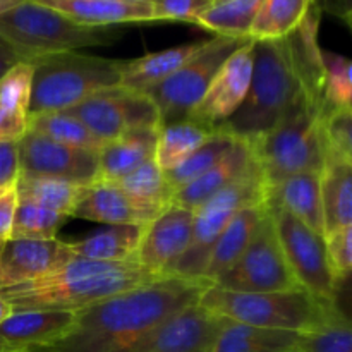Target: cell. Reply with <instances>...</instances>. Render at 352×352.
<instances>
[{"label": "cell", "mask_w": 352, "mask_h": 352, "mask_svg": "<svg viewBox=\"0 0 352 352\" xmlns=\"http://www.w3.org/2000/svg\"><path fill=\"white\" fill-rule=\"evenodd\" d=\"M305 333L261 329L223 318L212 352H294Z\"/></svg>", "instance_id": "obj_27"}, {"label": "cell", "mask_w": 352, "mask_h": 352, "mask_svg": "<svg viewBox=\"0 0 352 352\" xmlns=\"http://www.w3.org/2000/svg\"><path fill=\"white\" fill-rule=\"evenodd\" d=\"M299 352H352V327L340 308L315 332L299 340Z\"/></svg>", "instance_id": "obj_40"}, {"label": "cell", "mask_w": 352, "mask_h": 352, "mask_svg": "<svg viewBox=\"0 0 352 352\" xmlns=\"http://www.w3.org/2000/svg\"><path fill=\"white\" fill-rule=\"evenodd\" d=\"M213 285L232 292H278L301 289L285 261L268 212L265 213L246 251L222 277L213 282Z\"/></svg>", "instance_id": "obj_12"}, {"label": "cell", "mask_w": 352, "mask_h": 352, "mask_svg": "<svg viewBox=\"0 0 352 352\" xmlns=\"http://www.w3.org/2000/svg\"><path fill=\"white\" fill-rule=\"evenodd\" d=\"M322 112L323 100L305 96L272 129L256 140H248L265 188L291 175L323 170Z\"/></svg>", "instance_id": "obj_5"}, {"label": "cell", "mask_w": 352, "mask_h": 352, "mask_svg": "<svg viewBox=\"0 0 352 352\" xmlns=\"http://www.w3.org/2000/svg\"><path fill=\"white\" fill-rule=\"evenodd\" d=\"M2 246H3V243H0V250H2Z\"/></svg>", "instance_id": "obj_51"}, {"label": "cell", "mask_w": 352, "mask_h": 352, "mask_svg": "<svg viewBox=\"0 0 352 352\" xmlns=\"http://www.w3.org/2000/svg\"><path fill=\"white\" fill-rule=\"evenodd\" d=\"M199 306L220 318L261 329L311 333L339 309L336 302L322 301L302 289L278 292H232L210 285Z\"/></svg>", "instance_id": "obj_4"}, {"label": "cell", "mask_w": 352, "mask_h": 352, "mask_svg": "<svg viewBox=\"0 0 352 352\" xmlns=\"http://www.w3.org/2000/svg\"><path fill=\"white\" fill-rule=\"evenodd\" d=\"M217 127L186 117L174 122L162 124L155 148V162L162 170H170L184 162L196 148L201 146Z\"/></svg>", "instance_id": "obj_30"}, {"label": "cell", "mask_w": 352, "mask_h": 352, "mask_svg": "<svg viewBox=\"0 0 352 352\" xmlns=\"http://www.w3.org/2000/svg\"><path fill=\"white\" fill-rule=\"evenodd\" d=\"M322 10L313 6L301 26L280 40H254L253 76L243 105L220 126L241 140H256L305 96L323 100Z\"/></svg>", "instance_id": "obj_1"}, {"label": "cell", "mask_w": 352, "mask_h": 352, "mask_svg": "<svg viewBox=\"0 0 352 352\" xmlns=\"http://www.w3.org/2000/svg\"><path fill=\"white\" fill-rule=\"evenodd\" d=\"M195 212L175 203L158 212L141 230L136 261L155 274L170 277V270L186 253L192 237Z\"/></svg>", "instance_id": "obj_14"}, {"label": "cell", "mask_w": 352, "mask_h": 352, "mask_svg": "<svg viewBox=\"0 0 352 352\" xmlns=\"http://www.w3.org/2000/svg\"><path fill=\"white\" fill-rule=\"evenodd\" d=\"M261 0H219L196 19V26L215 33V36L250 38Z\"/></svg>", "instance_id": "obj_32"}, {"label": "cell", "mask_w": 352, "mask_h": 352, "mask_svg": "<svg viewBox=\"0 0 352 352\" xmlns=\"http://www.w3.org/2000/svg\"><path fill=\"white\" fill-rule=\"evenodd\" d=\"M267 212L274 223L275 236L285 261L299 287L322 301L336 302L339 282L330 270L323 236L284 210L267 206Z\"/></svg>", "instance_id": "obj_10"}, {"label": "cell", "mask_w": 352, "mask_h": 352, "mask_svg": "<svg viewBox=\"0 0 352 352\" xmlns=\"http://www.w3.org/2000/svg\"><path fill=\"white\" fill-rule=\"evenodd\" d=\"M19 175L57 179L76 186L100 181L98 151L67 146L26 131L17 140Z\"/></svg>", "instance_id": "obj_13"}, {"label": "cell", "mask_w": 352, "mask_h": 352, "mask_svg": "<svg viewBox=\"0 0 352 352\" xmlns=\"http://www.w3.org/2000/svg\"><path fill=\"white\" fill-rule=\"evenodd\" d=\"M260 203H265V181L256 160L253 158V164L237 181L192 210L195 222H192L191 243L186 253L172 267L170 277L188 278V280L201 278L210 251L230 219L244 206L260 205Z\"/></svg>", "instance_id": "obj_8"}, {"label": "cell", "mask_w": 352, "mask_h": 352, "mask_svg": "<svg viewBox=\"0 0 352 352\" xmlns=\"http://www.w3.org/2000/svg\"><path fill=\"white\" fill-rule=\"evenodd\" d=\"M325 234L352 226V162L327 160L320 174Z\"/></svg>", "instance_id": "obj_28"}, {"label": "cell", "mask_w": 352, "mask_h": 352, "mask_svg": "<svg viewBox=\"0 0 352 352\" xmlns=\"http://www.w3.org/2000/svg\"><path fill=\"white\" fill-rule=\"evenodd\" d=\"M71 217L17 198L10 239H54Z\"/></svg>", "instance_id": "obj_37"}, {"label": "cell", "mask_w": 352, "mask_h": 352, "mask_svg": "<svg viewBox=\"0 0 352 352\" xmlns=\"http://www.w3.org/2000/svg\"><path fill=\"white\" fill-rule=\"evenodd\" d=\"M316 0H261L251 40H280L301 26Z\"/></svg>", "instance_id": "obj_31"}, {"label": "cell", "mask_w": 352, "mask_h": 352, "mask_svg": "<svg viewBox=\"0 0 352 352\" xmlns=\"http://www.w3.org/2000/svg\"><path fill=\"white\" fill-rule=\"evenodd\" d=\"M116 184L126 192L129 198L140 203L144 208L160 212L172 203V189L165 181L164 170L157 165V162L150 160L116 181Z\"/></svg>", "instance_id": "obj_36"}, {"label": "cell", "mask_w": 352, "mask_h": 352, "mask_svg": "<svg viewBox=\"0 0 352 352\" xmlns=\"http://www.w3.org/2000/svg\"><path fill=\"white\" fill-rule=\"evenodd\" d=\"M253 158L250 141L237 138L234 146L212 168H208L205 174L196 177L189 184L177 189L172 195V203L184 206V208L196 210L206 199L237 181L253 164Z\"/></svg>", "instance_id": "obj_22"}, {"label": "cell", "mask_w": 352, "mask_h": 352, "mask_svg": "<svg viewBox=\"0 0 352 352\" xmlns=\"http://www.w3.org/2000/svg\"><path fill=\"white\" fill-rule=\"evenodd\" d=\"M16 206H17L16 186L0 191V243H6V241L10 239Z\"/></svg>", "instance_id": "obj_44"}, {"label": "cell", "mask_w": 352, "mask_h": 352, "mask_svg": "<svg viewBox=\"0 0 352 352\" xmlns=\"http://www.w3.org/2000/svg\"><path fill=\"white\" fill-rule=\"evenodd\" d=\"M162 212V210H160ZM158 212L144 208L126 195L116 182L96 181L85 186L72 217L107 226H134L143 227Z\"/></svg>", "instance_id": "obj_18"}, {"label": "cell", "mask_w": 352, "mask_h": 352, "mask_svg": "<svg viewBox=\"0 0 352 352\" xmlns=\"http://www.w3.org/2000/svg\"><path fill=\"white\" fill-rule=\"evenodd\" d=\"M143 2H153V0H143Z\"/></svg>", "instance_id": "obj_50"}, {"label": "cell", "mask_w": 352, "mask_h": 352, "mask_svg": "<svg viewBox=\"0 0 352 352\" xmlns=\"http://www.w3.org/2000/svg\"><path fill=\"white\" fill-rule=\"evenodd\" d=\"M322 174V172H320ZM318 172H302L265 188V205L275 206L325 236Z\"/></svg>", "instance_id": "obj_21"}, {"label": "cell", "mask_w": 352, "mask_h": 352, "mask_svg": "<svg viewBox=\"0 0 352 352\" xmlns=\"http://www.w3.org/2000/svg\"><path fill=\"white\" fill-rule=\"evenodd\" d=\"M294 352H299V351H294Z\"/></svg>", "instance_id": "obj_53"}, {"label": "cell", "mask_w": 352, "mask_h": 352, "mask_svg": "<svg viewBox=\"0 0 352 352\" xmlns=\"http://www.w3.org/2000/svg\"><path fill=\"white\" fill-rule=\"evenodd\" d=\"M19 179L17 141H0V191L16 186Z\"/></svg>", "instance_id": "obj_43"}, {"label": "cell", "mask_w": 352, "mask_h": 352, "mask_svg": "<svg viewBox=\"0 0 352 352\" xmlns=\"http://www.w3.org/2000/svg\"><path fill=\"white\" fill-rule=\"evenodd\" d=\"M74 23L112 28L129 23H155L153 3L143 0H33Z\"/></svg>", "instance_id": "obj_19"}, {"label": "cell", "mask_w": 352, "mask_h": 352, "mask_svg": "<svg viewBox=\"0 0 352 352\" xmlns=\"http://www.w3.org/2000/svg\"><path fill=\"white\" fill-rule=\"evenodd\" d=\"M323 110L351 107L352 62L347 57L322 48Z\"/></svg>", "instance_id": "obj_38"}, {"label": "cell", "mask_w": 352, "mask_h": 352, "mask_svg": "<svg viewBox=\"0 0 352 352\" xmlns=\"http://www.w3.org/2000/svg\"><path fill=\"white\" fill-rule=\"evenodd\" d=\"M74 258L65 241L9 239L0 250V291L36 280Z\"/></svg>", "instance_id": "obj_16"}, {"label": "cell", "mask_w": 352, "mask_h": 352, "mask_svg": "<svg viewBox=\"0 0 352 352\" xmlns=\"http://www.w3.org/2000/svg\"><path fill=\"white\" fill-rule=\"evenodd\" d=\"M23 62V57L19 55V52L12 47L7 40H3L0 36V79L10 71L16 64Z\"/></svg>", "instance_id": "obj_46"}, {"label": "cell", "mask_w": 352, "mask_h": 352, "mask_svg": "<svg viewBox=\"0 0 352 352\" xmlns=\"http://www.w3.org/2000/svg\"><path fill=\"white\" fill-rule=\"evenodd\" d=\"M47 349H34V347H24L16 346V344L9 342L0 336V352H45Z\"/></svg>", "instance_id": "obj_47"}, {"label": "cell", "mask_w": 352, "mask_h": 352, "mask_svg": "<svg viewBox=\"0 0 352 352\" xmlns=\"http://www.w3.org/2000/svg\"><path fill=\"white\" fill-rule=\"evenodd\" d=\"M0 36L19 52L23 60H33L60 52L110 45L119 40L120 31L117 26H82L57 10L24 0L0 16Z\"/></svg>", "instance_id": "obj_7"}, {"label": "cell", "mask_w": 352, "mask_h": 352, "mask_svg": "<svg viewBox=\"0 0 352 352\" xmlns=\"http://www.w3.org/2000/svg\"><path fill=\"white\" fill-rule=\"evenodd\" d=\"M23 2L24 0H0V16H2V14H6L7 10L17 7L19 3H23Z\"/></svg>", "instance_id": "obj_49"}, {"label": "cell", "mask_w": 352, "mask_h": 352, "mask_svg": "<svg viewBox=\"0 0 352 352\" xmlns=\"http://www.w3.org/2000/svg\"><path fill=\"white\" fill-rule=\"evenodd\" d=\"M213 2H219V0H213Z\"/></svg>", "instance_id": "obj_52"}, {"label": "cell", "mask_w": 352, "mask_h": 352, "mask_svg": "<svg viewBox=\"0 0 352 352\" xmlns=\"http://www.w3.org/2000/svg\"><path fill=\"white\" fill-rule=\"evenodd\" d=\"M327 260L336 280L342 282L352 270V226L342 227L323 236Z\"/></svg>", "instance_id": "obj_41"}, {"label": "cell", "mask_w": 352, "mask_h": 352, "mask_svg": "<svg viewBox=\"0 0 352 352\" xmlns=\"http://www.w3.org/2000/svg\"><path fill=\"white\" fill-rule=\"evenodd\" d=\"M254 40H248L229 55L217 71L203 98L189 117L208 126H220L243 105L253 76Z\"/></svg>", "instance_id": "obj_15"}, {"label": "cell", "mask_w": 352, "mask_h": 352, "mask_svg": "<svg viewBox=\"0 0 352 352\" xmlns=\"http://www.w3.org/2000/svg\"><path fill=\"white\" fill-rule=\"evenodd\" d=\"M28 131L67 146L98 151L103 141L98 140L81 120L67 110L34 113L28 117Z\"/></svg>", "instance_id": "obj_33"}, {"label": "cell", "mask_w": 352, "mask_h": 352, "mask_svg": "<svg viewBox=\"0 0 352 352\" xmlns=\"http://www.w3.org/2000/svg\"><path fill=\"white\" fill-rule=\"evenodd\" d=\"M82 189L85 186H76L71 182L57 181V179L26 177V175H19L16 182L17 198L28 199L43 208L64 213L67 217H72V210Z\"/></svg>", "instance_id": "obj_35"}, {"label": "cell", "mask_w": 352, "mask_h": 352, "mask_svg": "<svg viewBox=\"0 0 352 352\" xmlns=\"http://www.w3.org/2000/svg\"><path fill=\"white\" fill-rule=\"evenodd\" d=\"M160 129H143L103 143L98 150L100 181H119L155 158Z\"/></svg>", "instance_id": "obj_26"}, {"label": "cell", "mask_w": 352, "mask_h": 352, "mask_svg": "<svg viewBox=\"0 0 352 352\" xmlns=\"http://www.w3.org/2000/svg\"><path fill=\"white\" fill-rule=\"evenodd\" d=\"M168 278L138 261H95L72 258L36 280L0 291L12 309L79 311L113 296Z\"/></svg>", "instance_id": "obj_3"}, {"label": "cell", "mask_w": 352, "mask_h": 352, "mask_svg": "<svg viewBox=\"0 0 352 352\" xmlns=\"http://www.w3.org/2000/svg\"><path fill=\"white\" fill-rule=\"evenodd\" d=\"M12 306L9 305V302L6 301V299L2 298V296H0V323L3 322V320H7L9 318L10 315H12Z\"/></svg>", "instance_id": "obj_48"}, {"label": "cell", "mask_w": 352, "mask_h": 352, "mask_svg": "<svg viewBox=\"0 0 352 352\" xmlns=\"http://www.w3.org/2000/svg\"><path fill=\"white\" fill-rule=\"evenodd\" d=\"M210 285L168 277L79 309L71 332L45 352H144L155 330Z\"/></svg>", "instance_id": "obj_2"}, {"label": "cell", "mask_w": 352, "mask_h": 352, "mask_svg": "<svg viewBox=\"0 0 352 352\" xmlns=\"http://www.w3.org/2000/svg\"><path fill=\"white\" fill-rule=\"evenodd\" d=\"M76 323V311L16 309L0 323V336L16 346L47 349L64 339Z\"/></svg>", "instance_id": "obj_20"}, {"label": "cell", "mask_w": 352, "mask_h": 352, "mask_svg": "<svg viewBox=\"0 0 352 352\" xmlns=\"http://www.w3.org/2000/svg\"><path fill=\"white\" fill-rule=\"evenodd\" d=\"M236 140L237 138L234 136V134H230L229 131L223 129L222 126H217L215 133H213L201 146L196 148L184 162L175 165L170 170L164 172L165 181H167L172 192L181 189L182 186L189 184V182L195 181L196 177L205 174L208 168H212L213 165H215L217 162L234 146Z\"/></svg>", "instance_id": "obj_34"}, {"label": "cell", "mask_w": 352, "mask_h": 352, "mask_svg": "<svg viewBox=\"0 0 352 352\" xmlns=\"http://www.w3.org/2000/svg\"><path fill=\"white\" fill-rule=\"evenodd\" d=\"M205 41L206 40L192 41V43L179 45V47L126 60L122 74H120V86L140 93L150 91L155 86L162 85L165 79L170 78L192 55L198 54Z\"/></svg>", "instance_id": "obj_24"}, {"label": "cell", "mask_w": 352, "mask_h": 352, "mask_svg": "<svg viewBox=\"0 0 352 352\" xmlns=\"http://www.w3.org/2000/svg\"><path fill=\"white\" fill-rule=\"evenodd\" d=\"M33 64L14 65L0 79V141H17L26 134L30 117Z\"/></svg>", "instance_id": "obj_25"}, {"label": "cell", "mask_w": 352, "mask_h": 352, "mask_svg": "<svg viewBox=\"0 0 352 352\" xmlns=\"http://www.w3.org/2000/svg\"><path fill=\"white\" fill-rule=\"evenodd\" d=\"M265 213H267V206L265 203H260V205L244 206L230 219L210 251L201 274L203 280L213 284L239 260L241 254L253 241Z\"/></svg>", "instance_id": "obj_23"}, {"label": "cell", "mask_w": 352, "mask_h": 352, "mask_svg": "<svg viewBox=\"0 0 352 352\" xmlns=\"http://www.w3.org/2000/svg\"><path fill=\"white\" fill-rule=\"evenodd\" d=\"M318 9L327 14L339 17L340 21L351 26V17H352V0H316Z\"/></svg>", "instance_id": "obj_45"}, {"label": "cell", "mask_w": 352, "mask_h": 352, "mask_svg": "<svg viewBox=\"0 0 352 352\" xmlns=\"http://www.w3.org/2000/svg\"><path fill=\"white\" fill-rule=\"evenodd\" d=\"M222 323L223 318L196 301L165 320L144 352H212Z\"/></svg>", "instance_id": "obj_17"}, {"label": "cell", "mask_w": 352, "mask_h": 352, "mask_svg": "<svg viewBox=\"0 0 352 352\" xmlns=\"http://www.w3.org/2000/svg\"><path fill=\"white\" fill-rule=\"evenodd\" d=\"M103 143L143 129H160L157 105L146 93L117 85L102 89L67 110Z\"/></svg>", "instance_id": "obj_11"}, {"label": "cell", "mask_w": 352, "mask_h": 352, "mask_svg": "<svg viewBox=\"0 0 352 352\" xmlns=\"http://www.w3.org/2000/svg\"><path fill=\"white\" fill-rule=\"evenodd\" d=\"M155 21H184L195 24L213 0H153Z\"/></svg>", "instance_id": "obj_42"}, {"label": "cell", "mask_w": 352, "mask_h": 352, "mask_svg": "<svg viewBox=\"0 0 352 352\" xmlns=\"http://www.w3.org/2000/svg\"><path fill=\"white\" fill-rule=\"evenodd\" d=\"M322 140L325 162H352V107L323 110Z\"/></svg>", "instance_id": "obj_39"}, {"label": "cell", "mask_w": 352, "mask_h": 352, "mask_svg": "<svg viewBox=\"0 0 352 352\" xmlns=\"http://www.w3.org/2000/svg\"><path fill=\"white\" fill-rule=\"evenodd\" d=\"M143 227L110 226L81 241L67 243L74 258L95 261H136Z\"/></svg>", "instance_id": "obj_29"}, {"label": "cell", "mask_w": 352, "mask_h": 352, "mask_svg": "<svg viewBox=\"0 0 352 352\" xmlns=\"http://www.w3.org/2000/svg\"><path fill=\"white\" fill-rule=\"evenodd\" d=\"M248 40L250 38L243 40L227 36H213L212 40H206L201 50L192 55L170 78L146 91L160 112L162 124L189 117L208 89L217 71L222 67L229 55Z\"/></svg>", "instance_id": "obj_9"}, {"label": "cell", "mask_w": 352, "mask_h": 352, "mask_svg": "<svg viewBox=\"0 0 352 352\" xmlns=\"http://www.w3.org/2000/svg\"><path fill=\"white\" fill-rule=\"evenodd\" d=\"M33 64L30 116L69 110L102 89L120 85L124 62L98 55L60 52Z\"/></svg>", "instance_id": "obj_6"}]
</instances>
